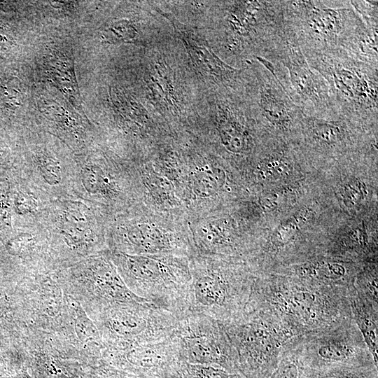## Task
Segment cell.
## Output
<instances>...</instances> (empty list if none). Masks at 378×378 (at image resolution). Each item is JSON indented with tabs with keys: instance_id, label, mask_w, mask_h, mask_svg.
<instances>
[{
	"instance_id": "f1b7e54d",
	"label": "cell",
	"mask_w": 378,
	"mask_h": 378,
	"mask_svg": "<svg viewBox=\"0 0 378 378\" xmlns=\"http://www.w3.org/2000/svg\"><path fill=\"white\" fill-rule=\"evenodd\" d=\"M270 378H299V365L297 357L286 346L279 364Z\"/></svg>"
},
{
	"instance_id": "5b68a950",
	"label": "cell",
	"mask_w": 378,
	"mask_h": 378,
	"mask_svg": "<svg viewBox=\"0 0 378 378\" xmlns=\"http://www.w3.org/2000/svg\"><path fill=\"white\" fill-rule=\"evenodd\" d=\"M128 288L178 318L190 311L192 277L189 257L181 255H109Z\"/></svg>"
},
{
	"instance_id": "8fae6325",
	"label": "cell",
	"mask_w": 378,
	"mask_h": 378,
	"mask_svg": "<svg viewBox=\"0 0 378 378\" xmlns=\"http://www.w3.org/2000/svg\"><path fill=\"white\" fill-rule=\"evenodd\" d=\"M286 346L295 354L301 370L377 366L352 317L326 328L295 337Z\"/></svg>"
},
{
	"instance_id": "4dcf8cb0",
	"label": "cell",
	"mask_w": 378,
	"mask_h": 378,
	"mask_svg": "<svg viewBox=\"0 0 378 378\" xmlns=\"http://www.w3.org/2000/svg\"><path fill=\"white\" fill-rule=\"evenodd\" d=\"M15 84L13 81H8L6 84L1 85L0 92L4 99L13 105L20 104V90L14 88Z\"/></svg>"
},
{
	"instance_id": "484cf974",
	"label": "cell",
	"mask_w": 378,
	"mask_h": 378,
	"mask_svg": "<svg viewBox=\"0 0 378 378\" xmlns=\"http://www.w3.org/2000/svg\"><path fill=\"white\" fill-rule=\"evenodd\" d=\"M377 1L354 0L350 5L358 14L365 27L370 31L377 34L378 4Z\"/></svg>"
},
{
	"instance_id": "d4e9b609",
	"label": "cell",
	"mask_w": 378,
	"mask_h": 378,
	"mask_svg": "<svg viewBox=\"0 0 378 378\" xmlns=\"http://www.w3.org/2000/svg\"><path fill=\"white\" fill-rule=\"evenodd\" d=\"M111 176L101 167L87 165L82 172V182L85 190L92 194H111L115 185Z\"/></svg>"
},
{
	"instance_id": "8992f818",
	"label": "cell",
	"mask_w": 378,
	"mask_h": 378,
	"mask_svg": "<svg viewBox=\"0 0 378 378\" xmlns=\"http://www.w3.org/2000/svg\"><path fill=\"white\" fill-rule=\"evenodd\" d=\"M192 277L190 311L222 323L245 311L256 272L241 260L193 255L189 258Z\"/></svg>"
},
{
	"instance_id": "9c48e42d",
	"label": "cell",
	"mask_w": 378,
	"mask_h": 378,
	"mask_svg": "<svg viewBox=\"0 0 378 378\" xmlns=\"http://www.w3.org/2000/svg\"><path fill=\"white\" fill-rule=\"evenodd\" d=\"M104 349L162 341L172 337L178 317L148 302L112 305L90 316Z\"/></svg>"
},
{
	"instance_id": "277c9868",
	"label": "cell",
	"mask_w": 378,
	"mask_h": 378,
	"mask_svg": "<svg viewBox=\"0 0 378 378\" xmlns=\"http://www.w3.org/2000/svg\"><path fill=\"white\" fill-rule=\"evenodd\" d=\"M219 8L220 50L235 63L267 59L285 36L284 1H228Z\"/></svg>"
},
{
	"instance_id": "2e32d148",
	"label": "cell",
	"mask_w": 378,
	"mask_h": 378,
	"mask_svg": "<svg viewBox=\"0 0 378 378\" xmlns=\"http://www.w3.org/2000/svg\"><path fill=\"white\" fill-rule=\"evenodd\" d=\"M172 22L192 63L224 89L239 91L244 83L243 69L235 68L222 60L192 29L168 13L162 14Z\"/></svg>"
},
{
	"instance_id": "52a82bcc",
	"label": "cell",
	"mask_w": 378,
	"mask_h": 378,
	"mask_svg": "<svg viewBox=\"0 0 378 378\" xmlns=\"http://www.w3.org/2000/svg\"><path fill=\"white\" fill-rule=\"evenodd\" d=\"M223 325L237 353L239 372L246 378H270L286 344L295 337L275 316L260 309H246Z\"/></svg>"
},
{
	"instance_id": "9a60e30c",
	"label": "cell",
	"mask_w": 378,
	"mask_h": 378,
	"mask_svg": "<svg viewBox=\"0 0 378 378\" xmlns=\"http://www.w3.org/2000/svg\"><path fill=\"white\" fill-rule=\"evenodd\" d=\"M174 335L162 341L104 349L103 356L136 378H169L181 361Z\"/></svg>"
},
{
	"instance_id": "ba28073f",
	"label": "cell",
	"mask_w": 378,
	"mask_h": 378,
	"mask_svg": "<svg viewBox=\"0 0 378 378\" xmlns=\"http://www.w3.org/2000/svg\"><path fill=\"white\" fill-rule=\"evenodd\" d=\"M255 59L274 74L304 115L323 119L340 117L326 80L309 66L288 26L284 37L268 59Z\"/></svg>"
},
{
	"instance_id": "4fadbf2b",
	"label": "cell",
	"mask_w": 378,
	"mask_h": 378,
	"mask_svg": "<svg viewBox=\"0 0 378 378\" xmlns=\"http://www.w3.org/2000/svg\"><path fill=\"white\" fill-rule=\"evenodd\" d=\"M174 336L181 361L240 373L237 353L220 321L189 311L178 318Z\"/></svg>"
},
{
	"instance_id": "ac0fdd59",
	"label": "cell",
	"mask_w": 378,
	"mask_h": 378,
	"mask_svg": "<svg viewBox=\"0 0 378 378\" xmlns=\"http://www.w3.org/2000/svg\"><path fill=\"white\" fill-rule=\"evenodd\" d=\"M360 270L356 269L354 262L324 258L294 265L282 273L324 284L349 288L354 284Z\"/></svg>"
},
{
	"instance_id": "e0dca14e",
	"label": "cell",
	"mask_w": 378,
	"mask_h": 378,
	"mask_svg": "<svg viewBox=\"0 0 378 378\" xmlns=\"http://www.w3.org/2000/svg\"><path fill=\"white\" fill-rule=\"evenodd\" d=\"M362 129L342 117L323 119L304 115L300 133L303 136L306 145L312 150L340 153L355 146L360 140Z\"/></svg>"
},
{
	"instance_id": "83f0119b",
	"label": "cell",
	"mask_w": 378,
	"mask_h": 378,
	"mask_svg": "<svg viewBox=\"0 0 378 378\" xmlns=\"http://www.w3.org/2000/svg\"><path fill=\"white\" fill-rule=\"evenodd\" d=\"M337 193L348 207L358 205L366 195L365 186L358 180H351L342 185Z\"/></svg>"
},
{
	"instance_id": "30bf717a",
	"label": "cell",
	"mask_w": 378,
	"mask_h": 378,
	"mask_svg": "<svg viewBox=\"0 0 378 378\" xmlns=\"http://www.w3.org/2000/svg\"><path fill=\"white\" fill-rule=\"evenodd\" d=\"M112 246L113 252L129 255H194L187 220L146 206L139 215L118 225Z\"/></svg>"
},
{
	"instance_id": "f546056e",
	"label": "cell",
	"mask_w": 378,
	"mask_h": 378,
	"mask_svg": "<svg viewBox=\"0 0 378 378\" xmlns=\"http://www.w3.org/2000/svg\"><path fill=\"white\" fill-rule=\"evenodd\" d=\"M108 38L114 41H129L136 34V29L127 20H120L112 24L106 30Z\"/></svg>"
},
{
	"instance_id": "7c38bea8",
	"label": "cell",
	"mask_w": 378,
	"mask_h": 378,
	"mask_svg": "<svg viewBox=\"0 0 378 378\" xmlns=\"http://www.w3.org/2000/svg\"><path fill=\"white\" fill-rule=\"evenodd\" d=\"M244 67L243 94L259 127L277 135L300 133L304 113L274 74L255 58Z\"/></svg>"
},
{
	"instance_id": "5bb4252c",
	"label": "cell",
	"mask_w": 378,
	"mask_h": 378,
	"mask_svg": "<svg viewBox=\"0 0 378 378\" xmlns=\"http://www.w3.org/2000/svg\"><path fill=\"white\" fill-rule=\"evenodd\" d=\"M64 288L80 302L89 316L114 304L148 302L128 288L109 255L88 260V265L78 270Z\"/></svg>"
},
{
	"instance_id": "d6986e66",
	"label": "cell",
	"mask_w": 378,
	"mask_h": 378,
	"mask_svg": "<svg viewBox=\"0 0 378 378\" xmlns=\"http://www.w3.org/2000/svg\"><path fill=\"white\" fill-rule=\"evenodd\" d=\"M61 231L65 242L74 250L92 248L98 243L91 214L84 204L78 202H69L65 205Z\"/></svg>"
},
{
	"instance_id": "603a6c76",
	"label": "cell",
	"mask_w": 378,
	"mask_h": 378,
	"mask_svg": "<svg viewBox=\"0 0 378 378\" xmlns=\"http://www.w3.org/2000/svg\"><path fill=\"white\" fill-rule=\"evenodd\" d=\"M309 218V211L305 210L282 223L272 235L270 245L266 246L265 252L276 256Z\"/></svg>"
},
{
	"instance_id": "4316f807",
	"label": "cell",
	"mask_w": 378,
	"mask_h": 378,
	"mask_svg": "<svg viewBox=\"0 0 378 378\" xmlns=\"http://www.w3.org/2000/svg\"><path fill=\"white\" fill-rule=\"evenodd\" d=\"M38 168L44 180L50 185L58 184L62 178V170L59 162L47 153L37 155Z\"/></svg>"
},
{
	"instance_id": "3957f363",
	"label": "cell",
	"mask_w": 378,
	"mask_h": 378,
	"mask_svg": "<svg viewBox=\"0 0 378 378\" xmlns=\"http://www.w3.org/2000/svg\"><path fill=\"white\" fill-rule=\"evenodd\" d=\"M302 53L326 80L339 115L377 132L378 66L342 49Z\"/></svg>"
},
{
	"instance_id": "6da1fadb",
	"label": "cell",
	"mask_w": 378,
	"mask_h": 378,
	"mask_svg": "<svg viewBox=\"0 0 378 378\" xmlns=\"http://www.w3.org/2000/svg\"><path fill=\"white\" fill-rule=\"evenodd\" d=\"M349 288L284 273H260L255 278L246 309L272 314L297 337L351 318Z\"/></svg>"
},
{
	"instance_id": "44dd1931",
	"label": "cell",
	"mask_w": 378,
	"mask_h": 378,
	"mask_svg": "<svg viewBox=\"0 0 378 378\" xmlns=\"http://www.w3.org/2000/svg\"><path fill=\"white\" fill-rule=\"evenodd\" d=\"M299 378H378L377 366H338L319 370L299 369Z\"/></svg>"
},
{
	"instance_id": "cb8c5ba5",
	"label": "cell",
	"mask_w": 378,
	"mask_h": 378,
	"mask_svg": "<svg viewBox=\"0 0 378 378\" xmlns=\"http://www.w3.org/2000/svg\"><path fill=\"white\" fill-rule=\"evenodd\" d=\"M169 378H246L221 368L180 361Z\"/></svg>"
},
{
	"instance_id": "7a4b0ae2",
	"label": "cell",
	"mask_w": 378,
	"mask_h": 378,
	"mask_svg": "<svg viewBox=\"0 0 378 378\" xmlns=\"http://www.w3.org/2000/svg\"><path fill=\"white\" fill-rule=\"evenodd\" d=\"M284 10L302 52L342 49L360 59L377 53V34L368 30L349 1H284Z\"/></svg>"
},
{
	"instance_id": "1f68e13d",
	"label": "cell",
	"mask_w": 378,
	"mask_h": 378,
	"mask_svg": "<svg viewBox=\"0 0 378 378\" xmlns=\"http://www.w3.org/2000/svg\"><path fill=\"white\" fill-rule=\"evenodd\" d=\"M16 207L20 214H27L36 209V200L31 195L21 193L16 199Z\"/></svg>"
},
{
	"instance_id": "ffe728a7",
	"label": "cell",
	"mask_w": 378,
	"mask_h": 378,
	"mask_svg": "<svg viewBox=\"0 0 378 378\" xmlns=\"http://www.w3.org/2000/svg\"><path fill=\"white\" fill-rule=\"evenodd\" d=\"M349 301L351 317L360 330L375 363L377 364V302L360 293L353 284L349 288Z\"/></svg>"
},
{
	"instance_id": "7402d4cb",
	"label": "cell",
	"mask_w": 378,
	"mask_h": 378,
	"mask_svg": "<svg viewBox=\"0 0 378 378\" xmlns=\"http://www.w3.org/2000/svg\"><path fill=\"white\" fill-rule=\"evenodd\" d=\"M48 70L52 79L57 83L64 92L74 99V102L79 101L76 79L72 64L67 59L54 57L48 62Z\"/></svg>"
}]
</instances>
